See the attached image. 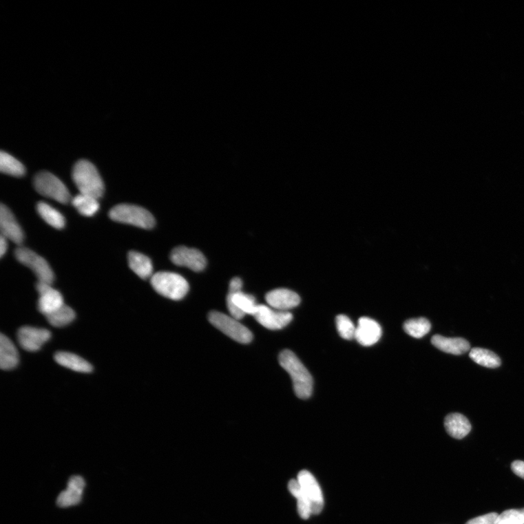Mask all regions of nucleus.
<instances>
[{
    "label": "nucleus",
    "instance_id": "nucleus-14",
    "mask_svg": "<svg viewBox=\"0 0 524 524\" xmlns=\"http://www.w3.org/2000/svg\"><path fill=\"white\" fill-rule=\"evenodd\" d=\"M265 300L271 308L284 312L296 308L301 302L297 293L286 289H275L267 293Z\"/></svg>",
    "mask_w": 524,
    "mask_h": 524
},
{
    "label": "nucleus",
    "instance_id": "nucleus-19",
    "mask_svg": "<svg viewBox=\"0 0 524 524\" xmlns=\"http://www.w3.org/2000/svg\"><path fill=\"white\" fill-rule=\"evenodd\" d=\"M444 426L447 433L456 439H463L471 430L469 420L464 415L452 413L445 418Z\"/></svg>",
    "mask_w": 524,
    "mask_h": 524
},
{
    "label": "nucleus",
    "instance_id": "nucleus-34",
    "mask_svg": "<svg viewBox=\"0 0 524 524\" xmlns=\"http://www.w3.org/2000/svg\"><path fill=\"white\" fill-rule=\"evenodd\" d=\"M242 282L240 278L235 277L230 281L229 291H242Z\"/></svg>",
    "mask_w": 524,
    "mask_h": 524
},
{
    "label": "nucleus",
    "instance_id": "nucleus-7",
    "mask_svg": "<svg viewBox=\"0 0 524 524\" xmlns=\"http://www.w3.org/2000/svg\"><path fill=\"white\" fill-rule=\"evenodd\" d=\"M16 258L22 264L28 266L35 274L38 282L52 285L54 274L48 262L30 249L19 247L15 251Z\"/></svg>",
    "mask_w": 524,
    "mask_h": 524
},
{
    "label": "nucleus",
    "instance_id": "nucleus-33",
    "mask_svg": "<svg viewBox=\"0 0 524 524\" xmlns=\"http://www.w3.org/2000/svg\"><path fill=\"white\" fill-rule=\"evenodd\" d=\"M511 469H512L514 474L520 478L524 479V462L521 460H516L512 465H511Z\"/></svg>",
    "mask_w": 524,
    "mask_h": 524
},
{
    "label": "nucleus",
    "instance_id": "nucleus-23",
    "mask_svg": "<svg viewBox=\"0 0 524 524\" xmlns=\"http://www.w3.org/2000/svg\"><path fill=\"white\" fill-rule=\"evenodd\" d=\"M288 488L290 493L297 500V510L300 516L304 520L312 515V505L308 496L304 493L297 480L292 479L289 482Z\"/></svg>",
    "mask_w": 524,
    "mask_h": 524
},
{
    "label": "nucleus",
    "instance_id": "nucleus-18",
    "mask_svg": "<svg viewBox=\"0 0 524 524\" xmlns=\"http://www.w3.org/2000/svg\"><path fill=\"white\" fill-rule=\"evenodd\" d=\"M431 342L439 350L452 355H463L470 349V343L466 339L460 337L448 338L434 335Z\"/></svg>",
    "mask_w": 524,
    "mask_h": 524
},
{
    "label": "nucleus",
    "instance_id": "nucleus-11",
    "mask_svg": "<svg viewBox=\"0 0 524 524\" xmlns=\"http://www.w3.org/2000/svg\"><path fill=\"white\" fill-rule=\"evenodd\" d=\"M253 316L262 326L270 330L282 329L289 325L293 319L291 313L276 311L264 304H259Z\"/></svg>",
    "mask_w": 524,
    "mask_h": 524
},
{
    "label": "nucleus",
    "instance_id": "nucleus-30",
    "mask_svg": "<svg viewBox=\"0 0 524 524\" xmlns=\"http://www.w3.org/2000/svg\"><path fill=\"white\" fill-rule=\"evenodd\" d=\"M336 326L342 338L347 340L355 339L356 326L348 316L338 315L336 317Z\"/></svg>",
    "mask_w": 524,
    "mask_h": 524
},
{
    "label": "nucleus",
    "instance_id": "nucleus-17",
    "mask_svg": "<svg viewBox=\"0 0 524 524\" xmlns=\"http://www.w3.org/2000/svg\"><path fill=\"white\" fill-rule=\"evenodd\" d=\"M85 485V481L81 476L71 477L67 490L59 494L57 505L61 507L78 505L81 501Z\"/></svg>",
    "mask_w": 524,
    "mask_h": 524
},
{
    "label": "nucleus",
    "instance_id": "nucleus-9",
    "mask_svg": "<svg viewBox=\"0 0 524 524\" xmlns=\"http://www.w3.org/2000/svg\"><path fill=\"white\" fill-rule=\"evenodd\" d=\"M301 488L312 505V514L318 515L322 512L324 500L322 490L316 479L308 470H303L297 476Z\"/></svg>",
    "mask_w": 524,
    "mask_h": 524
},
{
    "label": "nucleus",
    "instance_id": "nucleus-10",
    "mask_svg": "<svg viewBox=\"0 0 524 524\" xmlns=\"http://www.w3.org/2000/svg\"><path fill=\"white\" fill-rule=\"evenodd\" d=\"M171 260L177 266L188 267L195 272L205 269L207 263L206 258L199 250L185 247L174 249L171 253Z\"/></svg>",
    "mask_w": 524,
    "mask_h": 524
},
{
    "label": "nucleus",
    "instance_id": "nucleus-26",
    "mask_svg": "<svg viewBox=\"0 0 524 524\" xmlns=\"http://www.w3.org/2000/svg\"><path fill=\"white\" fill-rule=\"evenodd\" d=\"M406 333L414 338L420 339L428 335L431 329V324L428 319L419 317L408 319L404 324Z\"/></svg>",
    "mask_w": 524,
    "mask_h": 524
},
{
    "label": "nucleus",
    "instance_id": "nucleus-25",
    "mask_svg": "<svg viewBox=\"0 0 524 524\" xmlns=\"http://www.w3.org/2000/svg\"><path fill=\"white\" fill-rule=\"evenodd\" d=\"M469 355L472 361L484 367L494 368L501 365L499 356L487 349L472 348Z\"/></svg>",
    "mask_w": 524,
    "mask_h": 524
},
{
    "label": "nucleus",
    "instance_id": "nucleus-21",
    "mask_svg": "<svg viewBox=\"0 0 524 524\" xmlns=\"http://www.w3.org/2000/svg\"><path fill=\"white\" fill-rule=\"evenodd\" d=\"M55 361L59 365L80 373H91L93 366L83 357L67 352H59L55 355Z\"/></svg>",
    "mask_w": 524,
    "mask_h": 524
},
{
    "label": "nucleus",
    "instance_id": "nucleus-32",
    "mask_svg": "<svg viewBox=\"0 0 524 524\" xmlns=\"http://www.w3.org/2000/svg\"><path fill=\"white\" fill-rule=\"evenodd\" d=\"M499 514L491 513L468 521L465 524H496Z\"/></svg>",
    "mask_w": 524,
    "mask_h": 524
},
{
    "label": "nucleus",
    "instance_id": "nucleus-16",
    "mask_svg": "<svg viewBox=\"0 0 524 524\" xmlns=\"http://www.w3.org/2000/svg\"><path fill=\"white\" fill-rule=\"evenodd\" d=\"M0 230L1 235L7 240L15 242L17 245L22 244L24 238L23 230L14 215L3 204L0 207Z\"/></svg>",
    "mask_w": 524,
    "mask_h": 524
},
{
    "label": "nucleus",
    "instance_id": "nucleus-3",
    "mask_svg": "<svg viewBox=\"0 0 524 524\" xmlns=\"http://www.w3.org/2000/svg\"><path fill=\"white\" fill-rule=\"evenodd\" d=\"M151 284L161 296L176 301L182 300L189 289L185 277L171 272H159L153 275Z\"/></svg>",
    "mask_w": 524,
    "mask_h": 524
},
{
    "label": "nucleus",
    "instance_id": "nucleus-8",
    "mask_svg": "<svg viewBox=\"0 0 524 524\" xmlns=\"http://www.w3.org/2000/svg\"><path fill=\"white\" fill-rule=\"evenodd\" d=\"M227 306L230 315L240 321L246 315L253 316L259 304L255 302L254 297L240 291H229Z\"/></svg>",
    "mask_w": 524,
    "mask_h": 524
},
{
    "label": "nucleus",
    "instance_id": "nucleus-28",
    "mask_svg": "<svg viewBox=\"0 0 524 524\" xmlns=\"http://www.w3.org/2000/svg\"><path fill=\"white\" fill-rule=\"evenodd\" d=\"M72 203L74 207L85 216H94L99 209L98 199L83 194L74 197Z\"/></svg>",
    "mask_w": 524,
    "mask_h": 524
},
{
    "label": "nucleus",
    "instance_id": "nucleus-24",
    "mask_svg": "<svg viewBox=\"0 0 524 524\" xmlns=\"http://www.w3.org/2000/svg\"><path fill=\"white\" fill-rule=\"evenodd\" d=\"M36 210L43 220L51 227L58 229L65 227L66 223L65 217L46 202H38Z\"/></svg>",
    "mask_w": 524,
    "mask_h": 524
},
{
    "label": "nucleus",
    "instance_id": "nucleus-12",
    "mask_svg": "<svg viewBox=\"0 0 524 524\" xmlns=\"http://www.w3.org/2000/svg\"><path fill=\"white\" fill-rule=\"evenodd\" d=\"M50 337V331L45 328L23 326L18 332V341L20 346L28 352H36L41 350Z\"/></svg>",
    "mask_w": 524,
    "mask_h": 524
},
{
    "label": "nucleus",
    "instance_id": "nucleus-22",
    "mask_svg": "<svg viewBox=\"0 0 524 524\" xmlns=\"http://www.w3.org/2000/svg\"><path fill=\"white\" fill-rule=\"evenodd\" d=\"M127 260H129L131 269L139 277L145 280L152 276V263L147 255L136 251H131Z\"/></svg>",
    "mask_w": 524,
    "mask_h": 524
},
{
    "label": "nucleus",
    "instance_id": "nucleus-4",
    "mask_svg": "<svg viewBox=\"0 0 524 524\" xmlns=\"http://www.w3.org/2000/svg\"><path fill=\"white\" fill-rule=\"evenodd\" d=\"M109 216L114 222L131 224L143 229H151L156 225L154 216L143 207L129 204H120L112 209Z\"/></svg>",
    "mask_w": 524,
    "mask_h": 524
},
{
    "label": "nucleus",
    "instance_id": "nucleus-13",
    "mask_svg": "<svg viewBox=\"0 0 524 524\" xmlns=\"http://www.w3.org/2000/svg\"><path fill=\"white\" fill-rule=\"evenodd\" d=\"M36 288L40 295L38 300V310L45 316L65 305L61 293L50 284L38 282Z\"/></svg>",
    "mask_w": 524,
    "mask_h": 524
},
{
    "label": "nucleus",
    "instance_id": "nucleus-1",
    "mask_svg": "<svg viewBox=\"0 0 524 524\" xmlns=\"http://www.w3.org/2000/svg\"><path fill=\"white\" fill-rule=\"evenodd\" d=\"M279 363L289 374L293 381V390L297 397L308 399L313 390V379L298 357L289 350H285L279 355Z\"/></svg>",
    "mask_w": 524,
    "mask_h": 524
},
{
    "label": "nucleus",
    "instance_id": "nucleus-6",
    "mask_svg": "<svg viewBox=\"0 0 524 524\" xmlns=\"http://www.w3.org/2000/svg\"><path fill=\"white\" fill-rule=\"evenodd\" d=\"M209 321L222 333L239 343L249 344L253 339L251 331L231 315L212 311L209 315Z\"/></svg>",
    "mask_w": 524,
    "mask_h": 524
},
{
    "label": "nucleus",
    "instance_id": "nucleus-31",
    "mask_svg": "<svg viewBox=\"0 0 524 524\" xmlns=\"http://www.w3.org/2000/svg\"><path fill=\"white\" fill-rule=\"evenodd\" d=\"M496 524H524V508L504 511L498 516Z\"/></svg>",
    "mask_w": 524,
    "mask_h": 524
},
{
    "label": "nucleus",
    "instance_id": "nucleus-5",
    "mask_svg": "<svg viewBox=\"0 0 524 524\" xmlns=\"http://www.w3.org/2000/svg\"><path fill=\"white\" fill-rule=\"evenodd\" d=\"M34 186L37 193L43 196L67 204L71 196L67 187L55 175L47 171L36 174Z\"/></svg>",
    "mask_w": 524,
    "mask_h": 524
},
{
    "label": "nucleus",
    "instance_id": "nucleus-2",
    "mask_svg": "<svg viewBox=\"0 0 524 524\" xmlns=\"http://www.w3.org/2000/svg\"><path fill=\"white\" fill-rule=\"evenodd\" d=\"M73 181L81 194L96 199L102 197L105 191L103 180L95 165L86 160L76 163L72 171Z\"/></svg>",
    "mask_w": 524,
    "mask_h": 524
},
{
    "label": "nucleus",
    "instance_id": "nucleus-29",
    "mask_svg": "<svg viewBox=\"0 0 524 524\" xmlns=\"http://www.w3.org/2000/svg\"><path fill=\"white\" fill-rule=\"evenodd\" d=\"M75 317L74 311L65 304L56 311L46 316L49 324L57 328L70 324L75 319Z\"/></svg>",
    "mask_w": 524,
    "mask_h": 524
},
{
    "label": "nucleus",
    "instance_id": "nucleus-27",
    "mask_svg": "<svg viewBox=\"0 0 524 524\" xmlns=\"http://www.w3.org/2000/svg\"><path fill=\"white\" fill-rule=\"evenodd\" d=\"M0 171L3 174L16 177H21L25 173L23 165L3 151L0 153Z\"/></svg>",
    "mask_w": 524,
    "mask_h": 524
},
{
    "label": "nucleus",
    "instance_id": "nucleus-35",
    "mask_svg": "<svg viewBox=\"0 0 524 524\" xmlns=\"http://www.w3.org/2000/svg\"><path fill=\"white\" fill-rule=\"evenodd\" d=\"M7 249V239L4 236L1 235V237H0V257L3 258V255L6 253Z\"/></svg>",
    "mask_w": 524,
    "mask_h": 524
},
{
    "label": "nucleus",
    "instance_id": "nucleus-15",
    "mask_svg": "<svg viewBox=\"0 0 524 524\" xmlns=\"http://www.w3.org/2000/svg\"><path fill=\"white\" fill-rule=\"evenodd\" d=\"M380 325L372 318L362 317L356 326L355 339L365 347L373 346L381 337Z\"/></svg>",
    "mask_w": 524,
    "mask_h": 524
},
{
    "label": "nucleus",
    "instance_id": "nucleus-20",
    "mask_svg": "<svg viewBox=\"0 0 524 524\" xmlns=\"http://www.w3.org/2000/svg\"><path fill=\"white\" fill-rule=\"evenodd\" d=\"M19 362V352L12 342L4 335L0 336V367L9 370L15 368Z\"/></svg>",
    "mask_w": 524,
    "mask_h": 524
}]
</instances>
